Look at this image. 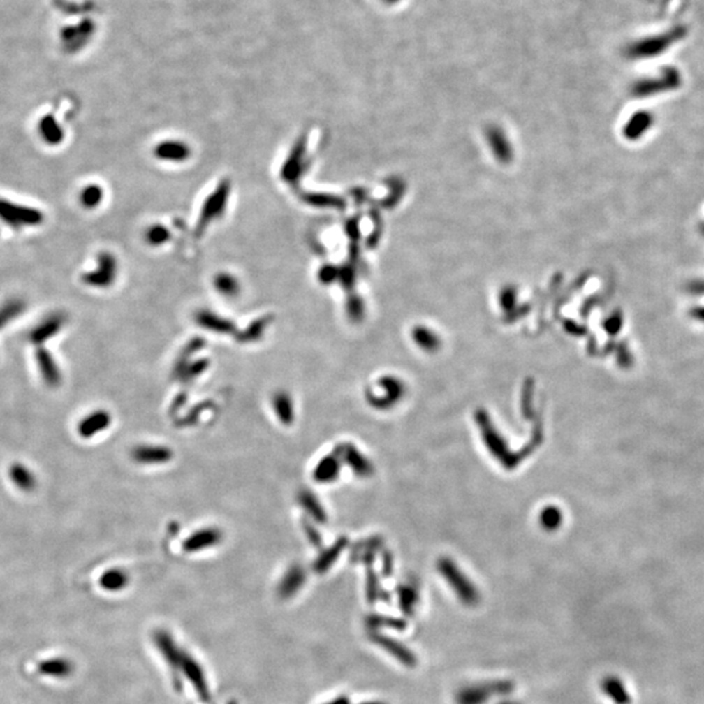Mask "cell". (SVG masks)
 Returning <instances> with one entry per match:
<instances>
[{
    "instance_id": "obj_1",
    "label": "cell",
    "mask_w": 704,
    "mask_h": 704,
    "mask_svg": "<svg viewBox=\"0 0 704 704\" xmlns=\"http://www.w3.org/2000/svg\"><path fill=\"white\" fill-rule=\"evenodd\" d=\"M515 690L508 680H494L483 684H466L455 694L457 704H487L493 696H506Z\"/></svg>"
},
{
    "instance_id": "obj_2",
    "label": "cell",
    "mask_w": 704,
    "mask_h": 704,
    "mask_svg": "<svg viewBox=\"0 0 704 704\" xmlns=\"http://www.w3.org/2000/svg\"><path fill=\"white\" fill-rule=\"evenodd\" d=\"M441 575L449 583L460 601L467 606H478L480 603L479 591L475 585L466 577L458 566L448 558H442L437 564Z\"/></svg>"
},
{
    "instance_id": "obj_3",
    "label": "cell",
    "mask_w": 704,
    "mask_h": 704,
    "mask_svg": "<svg viewBox=\"0 0 704 704\" xmlns=\"http://www.w3.org/2000/svg\"><path fill=\"white\" fill-rule=\"evenodd\" d=\"M0 219L10 227L37 226L43 221V215L36 209L0 200Z\"/></svg>"
},
{
    "instance_id": "obj_4",
    "label": "cell",
    "mask_w": 704,
    "mask_h": 704,
    "mask_svg": "<svg viewBox=\"0 0 704 704\" xmlns=\"http://www.w3.org/2000/svg\"><path fill=\"white\" fill-rule=\"evenodd\" d=\"M371 640L374 645H379L389 655L397 659L401 664L407 668H415L418 665V657L411 651L409 647L402 645L399 640L389 636H383L377 631H372Z\"/></svg>"
},
{
    "instance_id": "obj_5",
    "label": "cell",
    "mask_w": 704,
    "mask_h": 704,
    "mask_svg": "<svg viewBox=\"0 0 704 704\" xmlns=\"http://www.w3.org/2000/svg\"><path fill=\"white\" fill-rule=\"evenodd\" d=\"M94 24L90 20H84L78 25L66 27L60 31V39L64 43V49L68 52H76L82 49L91 34L94 33Z\"/></svg>"
},
{
    "instance_id": "obj_6",
    "label": "cell",
    "mask_w": 704,
    "mask_h": 704,
    "mask_svg": "<svg viewBox=\"0 0 704 704\" xmlns=\"http://www.w3.org/2000/svg\"><path fill=\"white\" fill-rule=\"evenodd\" d=\"M36 362L43 382L50 388H58L61 383V372L54 356L47 350L38 347L36 351Z\"/></svg>"
},
{
    "instance_id": "obj_7",
    "label": "cell",
    "mask_w": 704,
    "mask_h": 704,
    "mask_svg": "<svg viewBox=\"0 0 704 704\" xmlns=\"http://www.w3.org/2000/svg\"><path fill=\"white\" fill-rule=\"evenodd\" d=\"M111 425V415L106 410H96L82 418L78 425V432L82 439H91Z\"/></svg>"
},
{
    "instance_id": "obj_8",
    "label": "cell",
    "mask_w": 704,
    "mask_h": 704,
    "mask_svg": "<svg viewBox=\"0 0 704 704\" xmlns=\"http://www.w3.org/2000/svg\"><path fill=\"white\" fill-rule=\"evenodd\" d=\"M64 323L66 318L63 314L59 313L51 314L43 321H41L36 328H33V330L29 332L30 342L36 346H41L42 343L47 342L50 338L55 337L61 330Z\"/></svg>"
},
{
    "instance_id": "obj_9",
    "label": "cell",
    "mask_w": 704,
    "mask_h": 704,
    "mask_svg": "<svg viewBox=\"0 0 704 704\" xmlns=\"http://www.w3.org/2000/svg\"><path fill=\"white\" fill-rule=\"evenodd\" d=\"M180 668L184 672L186 678L191 681V684H193V687H195V690L197 691V695L204 702L209 701L210 691H209V687H207V684H206L205 675H204L201 666L197 664L191 656L183 655Z\"/></svg>"
},
{
    "instance_id": "obj_10",
    "label": "cell",
    "mask_w": 704,
    "mask_h": 704,
    "mask_svg": "<svg viewBox=\"0 0 704 704\" xmlns=\"http://www.w3.org/2000/svg\"><path fill=\"white\" fill-rule=\"evenodd\" d=\"M222 538V534L217 528H203L193 532L183 543V549L189 553L201 552L207 548L214 547Z\"/></svg>"
},
{
    "instance_id": "obj_11",
    "label": "cell",
    "mask_w": 704,
    "mask_h": 704,
    "mask_svg": "<svg viewBox=\"0 0 704 704\" xmlns=\"http://www.w3.org/2000/svg\"><path fill=\"white\" fill-rule=\"evenodd\" d=\"M132 458L141 464H161L173 458V451L158 445H140L132 450Z\"/></svg>"
},
{
    "instance_id": "obj_12",
    "label": "cell",
    "mask_w": 704,
    "mask_h": 704,
    "mask_svg": "<svg viewBox=\"0 0 704 704\" xmlns=\"http://www.w3.org/2000/svg\"><path fill=\"white\" fill-rule=\"evenodd\" d=\"M341 464L342 460L339 458V455L337 453L335 454L332 453L317 463L316 469L313 471V478L317 483H332L339 476Z\"/></svg>"
},
{
    "instance_id": "obj_13",
    "label": "cell",
    "mask_w": 704,
    "mask_h": 704,
    "mask_svg": "<svg viewBox=\"0 0 704 704\" xmlns=\"http://www.w3.org/2000/svg\"><path fill=\"white\" fill-rule=\"evenodd\" d=\"M154 642H156V647L159 648L161 654L165 657V660L168 663V665L174 670L177 669V668H180L183 655L180 654L179 648L176 647L175 642L170 636V634L165 633L163 630H159V631H156V634H154Z\"/></svg>"
},
{
    "instance_id": "obj_14",
    "label": "cell",
    "mask_w": 704,
    "mask_h": 704,
    "mask_svg": "<svg viewBox=\"0 0 704 704\" xmlns=\"http://www.w3.org/2000/svg\"><path fill=\"white\" fill-rule=\"evenodd\" d=\"M342 462H347V466L358 474V476H368L372 472L371 463L367 458H364L362 453H359L351 445L346 443L339 448V451L337 453Z\"/></svg>"
},
{
    "instance_id": "obj_15",
    "label": "cell",
    "mask_w": 704,
    "mask_h": 704,
    "mask_svg": "<svg viewBox=\"0 0 704 704\" xmlns=\"http://www.w3.org/2000/svg\"><path fill=\"white\" fill-rule=\"evenodd\" d=\"M601 691L615 704H630L631 696L624 682L616 675H606L601 680Z\"/></svg>"
},
{
    "instance_id": "obj_16",
    "label": "cell",
    "mask_w": 704,
    "mask_h": 704,
    "mask_svg": "<svg viewBox=\"0 0 704 704\" xmlns=\"http://www.w3.org/2000/svg\"><path fill=\"white\" fill-rule=\"evenodd\" d=\"M8 475L15 487L22 492L29 493L37 487L36 475L22 463H13L8 469Z\"/></svg>"
},
{
    "instance_id": "obj_17",
    "label": "cell",
    "mask_w": 704,
    "mask_h": 704,
    "mask_svg": "<svg viewBox=\"0 0 704 704\" xmlns=\"http://www.w3.org/2000/svg\"><path fill=\"white\" fill-rule=\"evenodd\" d=\"M96 272L82 275V281L90 286H106L111 281L114 270V261L108 254L99 256V265Z\"/></svg>"
},
{
    "instance_id": "obj_18",
    "label": "cell",
    "mask_w": 704,
    "mask_h": 704,
    "mask_svg": "<svg viewBox=\"0 0 704 704\" xmlns=\"http://www.w3.org/2000/svg\"><path fill=\"white\" fill-rule=\"evenodd\" d=\"M305 582V573L300 566L290 567V570L284 574L278 587L279 596L287 599L291 597L302 588Z\"/></svg>"
},
{
    "instance_id": "obj_19",
    "label": "cell",
    "mask_w": 704,
    "mask_h": 704,
    "mask_svg": "<svg viewBox=\"0 0 704 704\" xmlns=\"http://www.w3.org/2000/svg\"><path fill=\"white\" fill-rule=\"evenodd\" d=\"M38 132L41 138L49 145H58L64 138V132L52 115H46L39 120Z\"/></svg>"
},
{
    "instance_id": "obj_20",
    "label": "cell",
    "mask_w": 704,
    "mask_h": 704,
    "mask_svg": "<svg viewBox=\"0 0 704 704\" xmlns=\"http://www.w3.org/2000/svg\"><path fill=\"white\" fill-rule=\"evenodd\" d=\"M38 670L41 675L64 678L72 673L73 665L67 659H50L39 663Z\"/></svg>"
},
{
    "instance_id": "obj_21",
    "label": "cell",
    "mask_w": 704,
    "mask_h": 704,
    "mask_svg": "<svg viewBox=\"0 0 704 704\" xmlns=\"http://www.w3.org/2000/svg\"><path fill=\"white\" fill-rule=\"evenodd\" d=\"M398 599L402 612L407 617L415 615L416 606L419 604V591L416 587L403 585L398 588Z\"/></svg>"
},
{
    "instance_id": "obj_22",
    "label": "cell",
    "mask_w": 704,
    "mask_h": 704,
    "mask_svg": "<svg viewBox=\"0 0 704 704\" xmlns=\"http://www.w3.org/2000/svg\"><path fill=\"white\" fill-rule=\"evenodd\" d=\"M99 585L106 591H120L128 585V575L120 569H111L103 573L99 578Z\"/></svg>"
},
{
    "instance_id": "obj_23",
    "label": "cell",
    "mask_w": 704,
    "mask_h": 704,
    "mask_svg": "<svg viewBox=\"0 0 704 704\" xmlns=\"http://www.w3.org/2000/svg\"><path fill=\"white\" fill-rule=\"evenodd\" d=\"M273 407L278 419L284 424H291L293 420V403L287 393H277L273 398Z\"/></svg>"
},
{
    "instance_id": "obj_24",
    "label": "cell",
    "mask_w": 704,
    "mask_h": 704,
    "mask_svg": "<svg viewBox=\"0 0 704 704\" xmlns=\"http://www.w3.org/2000/svg\"><path fill=\"white\" fill-rule=\"evenodd\" d=\"M299 501H300L302 506L305 508V511L316 522H318V523H325L326 522V519H328L326 511H325V508L321 506L320 501L316 499V496L313 493L308 492V490H304V492L300 493V496H299Z\"/></svg>"
},
{
    "instance_id": "obj_25",
    "label": "cell",
    "mask_w": 704,
    "mask_h": 704,
    "mask_svg": "<svg viewBox=\"0 0 704 704\" xmlns=\"http://www.w3.org/2000/svg\"><path fill=\"white\" fill-rule=\"evenodd\" d=\"M367 625L372 631H377L381 627H389L398 631H403L407 629V622L402 618L395 617L380 616V615H371L367 617Z\"/></svg>"
},
{
    "instance_id": "obj_26",
    "label": "cell",
    "mask_w": 704,
    "mask_h": 704,
    "mask_svg": "<svg viewBox=\"0 0 704 704\" xmlns=\"http://www.w3.org/2000/svg\"><path fill=\"white\" fill-rule=\"evenodd\" d=\"M25 311V304L21 300H10L0 307V330L15 321Z\"/></svg>"
},
{
    "instance_id": "obj_27",
    "label": "cell",
    "mask_w": 704,
    "mask_h": 704,
    "mask_svg": "<svg viewBox=\"0 0 704 704\" xmlns=\"http://www.w3.org/2000/svg\"><path fill=\"white\" fill-rule=\"evenodd\" d=\"M343 543L342 541H339L337 545H332L328 550L323 552V555L316 561V565H314L316 571L325 573L326 570H329V567L332 566V564L337 561L338 556L341 555Z\"/></svg>"
},
{
    "instance_id": "obj_28",
    "label": "cell",
    "mask_w": 704,
    "mask_h": 704,
    "mask_svg": "<svg viewBox=\"0 0 704 704\" xmlns=\"http://www.w3.org/2000/svg\"><path fill=\"white\" fill-rule=\"evenodd\" d=\"M101 200H102V191L97 186H87L80 193L81 205L84 207H88V209H93V207L99 205Z\"/></svg>"
},
{
    "instance_id": "obj_29",
    "label": "cell",
    "mask_w": 704,
    "mask_h": 704,
    "mask_svg": "<svg viewBox=\"0 0 704 704\" xmlns=\"http://www.w3.org/2000/svg\"><path fill=\"white\" fill-rule=\"evenodd\" d=\"M561 514L558 511L557 508H549L547 510H544L540 515V520H541V525L544 527L548 528V529H555L557 528L558 525L561 523Z\"/></svg>"
},
{
    "instance_id": "obj_30",
    "label": "cell",
    "mask_w": 704,
    "mask_h": 704,
    "mask_svg": "<svg viewBox=\"0 0 704 704\" xmlns=\"http://www.w3.org/2000/svg\"><path fill=\"white\" fill-rule=\"evenodd\" d=\"M367 596L369 603H376L379 596V580L373 573L368 575V586H367Z\"/></svg>"
},
{
    "instance_id": "obj_31",
    "label": "cell",
    "mask_w": 704,
    "mask_h": 704,
    "mask_svg": "<svg viewBox=\"0 0 704 704\" xmlns=\"http://www.w3.org/2000/svg\"><path fill=\"white\" fill-rule=\"evenodd\" d=\"M55 3H57V7H58L59 10H63L66 13H80V12L84 10V8L81 6L67 3L66 0H55Z\"/></svg>"
},
{
    "instance_id": "obj_32",
    "label": "cell",
    "mask_w": 704,
    "mask_h": 704,
    "mask_svg": "<svg viewBox=\"0 0 704 704\" xmlns=\"http://www.w3.org/2000/svg\"><path fill=\"white\" fill-rule=\"evenodd\" d=\"M326 704H351V702H350V699H349V698H346V696H339V698H337V699H334L332 702H329V703Z\"/></svg>"
},
{
    "instance_id": "obj_33",
    "label": "cell",
    "mask_w": 704,
    "mask_h": 704,
    "mask_svg": "<svg viewBox=\"0 0 704 704\" xmlns=\"http://www.w3.org/2000/svg\"><path fill=\"white\" fill-rule=\"evenodd\" d=\"M497 704H522V703H520V702H518V701H515V699H504V701H501V702H499V703Z\"/></svg>"
},
{
    "instance_id": "obj_34",
    "label": "cell",
    "mask_w": 704,
    "mask_h": 704,
    "mask_svg": "<svg viewBox=\"0 0 704 704\" xmlns=\"http://www.w3.org/2000/svg\"><path fill=\"white\" fill-rule=\"evenodd\" d=\"M360 704H386V703H382V702H362V703Z\"/></svg>"
},
{
    "instance_id": "obj_35",
    "label": "cell",
    "mask_w": 704,
    "mask_h": 704,
    "mask_svg": "<svg viewBox=\"0 0 704 704\" xmlns=\"http://www.w3.org/2000/svg\"><path fill=\"white\" fill-rule=\"evenodd\" d=\"M385 1H388V3H395V1H398V0H385Z\"/></svg>"
}]
</instances>
